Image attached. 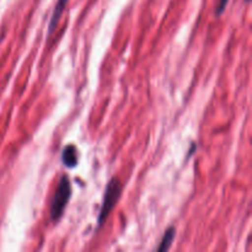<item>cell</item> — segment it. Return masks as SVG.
Returning <instances> with one entry per match:
<instances>
[{"mask_svg":"<svg viewBox=\"0 0 252 252\" xmlns=\"http://www.w3.org/2000/svg\"><path fill=\"white\" fill-rule=\"evenodd\" d=\"M71 197V184L66 175H63L59 181L58 187L54 192L53 199L51 204V219L53 221H58L63 216L66 208L69 199Z\"/></svg>","mask_w":252,"mask_h":252,"instance_id":"1","label":"cell"},{"mask_svg":"<svg viewBox=\"0 0 252 252\" xmlns=\"http://www.w3.org/2000/svg\"><path fill=\"white\" fill-rule=\"evenodd\" d=\"M121 192H122V184H121L120 180L117 177H113L110 180V182L107 184L105 189V194H103V201L102 206H101L100 213L97 217V226L103 225V223L106 221V219L108 218L110 213L112 212V209L115 208L116 203H117L118 198L121 196Z\"/></svg>","mask_w":252,"mask_h":252,"instance_id":"2","label":"cell"},{"mask_svg":"<svg viewBox=\"0 0 252 252\" xmlns=\"http://www.w3.org/2000/svg\"><path fill=\"white\" fill-rule=\"evenodd\" d=\"M66 4H68V0H58L54 6L53 12H52L51 16V21H49V26H48V34H52V32L57 29L58 26V22L61 20L62 14H63L64 9H65Z\"/></svg>","mask_w":252,"mask_h":252,"instance_id":"3","label":"cell"},{"mask_svg":"<svg viewBox=\"0 0 252 252\" xmlns=\"http://www.w3.org/2000/svg\"><path fill=\"white\" fill-rule=\"evenodd\" d=\"M62 161L69 169L76 166V164H78V150H76L75 145L70 144L64 148L63 154H62Z\"/></svg>","mask_w":252,"mask_h":252,"instance_id":"4","label":"cell"},{"mask_svg":"<svg viewBox=\"0 0 252 252\" xmlns=\"http://www.w3.org/2000/svg\"><path fill=\"white\" fill-rule=\"evenodd\" d=\"M175 234H176V229H175L174 226H170V228L165 231L164 236H162L161 241H160V245L158 246L157 250L159 252H164V251L169 250L170 246H171V244H172V241H174V239H175Z\"/></svg>","mask_w":252,"mask_h":252,"instance_id":"5","label":"cell"},{"mask_svg":"<svg viewBox=\"0 0 252 252\" xmlns=\"http://www.w3.org/2000/svg\"><path fill=\"white\" fill-rule=\"evenodd\" d=\"M228 1L229 0H219V4H218V6H217V11H216L217 16H219V15L223 14V11L225 10Z\"/></svg>","mask_w":252,"mask_h":252,"instance_id":"6","label":"cell"},{"mask_svg":"<svg viewBox=\"0 0 252 252\" xmlns=\"http://www.w3.org/2000/svg\"><path fill=\"white\" fill-rule=\"evenodd\" d=\"M246 1H249V0H246Z\"/></svg>","mask_w":252,"mask_h":252,"instance_id":"7","label":"cell"}]
</instances>
